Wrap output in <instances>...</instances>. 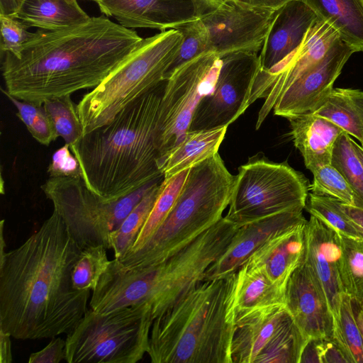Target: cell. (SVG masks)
I'll return each instance as SVG.
<instances>
[{"label": "cell", "instance_id": "ba28073f", "mask_svg": "<svg viewBox=\"0 0 363 363\" xmlns=\"http://www.w3.org/2000/svg\"><path fill=\"white\" fill-rule=\"evenodd\" d=\"M162 181L152 182L111 202L99 197L82 177H49L40 188L82 250L96 245L108 250L111 249V233L145 195Z\"/></svg>", "mask_w": 363, "mask_h": 363}, {"label": "cell", "instance_id": "836d02e7", "mask_svg": "<svg viewBox=\"0 0 363 363\" xmlns=\"http://www.w3.org/2000/svg\"><path fill=\"white\" fill-rule=\"evenodd\" d=\"M339 200L330 196L308 193L306 210L335 229L340 235L361 240L350 218L342 210Z\"/></svg>", "mask_w": 363, "mask_h": 363}, {"label": "cell", "instance_id": "bcb514c9", "mask_svg": "<svg viewBox=\"0 0 363 363\" xmlns=\"http://www.w3.org/2000/svg\"><path fill=\"white\" fill-rule=\"evenodd\" d=\"M11 336L0 329V357L1 363L12 362Z\"/></svg>", "mask_w": 363, "mask_h": 363}, {"label": "cell", "instance_id": "7bdbcfd3", "mask_svg": "<svg viewBox=\"0 0 363 363\" xmlns=\"http://www.w3.org/2000/svg\"><path fill=\"white\" fill-rule=\"evenodd\" d=\"M339 203L342 210L355 225L363 242V208L348 205L340 201Z\"/></svg>", "mask_w": 363, "mask_h": 363}, {"label": "cell", "instance_id": "52a82bcc", "mask_svg": "<svg viewBox=\"0 0 363 363\" xmlns=\"http://www.w3.org/2000/svg\"><path fill=\"white\" fill-rule=\"evenodd\" d=\"M154 319L144 306L107 313L88 309L66 337L68 363H136L149 348Z\"/></svg>", "mask_w": 363, "mask_h": 363}, {"label": "cell", "instance_id": "f907efd6", "mask_svg": "<svg viewBox=\"0 0 363 363\" xmlns=\"http://www.w3.org/2000/svg\"><path fill=\"white\" fill-rule=\"evenodd\" d=\"M352 145L354 148V150L359 157V160H361L362 164H363V147L361 145L357 144L354 140H352Z\"/></svg>", "mask_w": 363, "mask_h": 363}, {"label": "cell", "instance_id": "5bb4252c", "mask_svg": "<svg viewBox=\"0 0 363 363\" xmlns=\"http://www.w3.org/2000/svg\"><path fill=\"white\" fill-rule=\"evenodd\" d=\"M354 51L340 38L322 60L293 83L273 108L286 118L313 112L333 89V84Z\"/></svg>", "mask_w": 363, "mask_h": 363}, {"label": "cell", "instance_id": "44dd1931", "mask_svg": "<svg viewBox=\"0 0 363 363\" xmlns=\"http://www.w3.org/2000/svg\"><path fill=\"white\" fill-rule=\"evenodd\" d=\"M285 289L259 268L244 263L235 273L233 309L235 325L269 309L285 306Z\"/></svg>", "mask_w": 363, "mask_h": 363}, {"label": "cell", "instance_id": "7a4b0ae2", "mask_svg": "<svg viewBox=\"0 0 363 363\" xmlns=\"http://www.w3.org/2000/svg\"><path fill=\"white\" fill-rule=\"evenodd\" d=\"M135 30L107 17L58 30L38 29L21 57L1 53L6 91L38 105L50 99L94 89L138 45Z\"/></svg>", "mask_w": 363, "mask_h": 363}, {"label": "cell", "instance_id": "f546056e", "mask_svg": "<svg viewBox=\"0 0 363 363\" xmlns=\"http://www.w3.org/2000/svg\"><path fill=\"white\" fill-rule=\"evenodd\" d=\"M340 235L339 273L343 292L363 301V242Z\"/></svg>", "mask_w": 363, "mask_h": 363}, {"label": "cell", "instance_id": "4fadbf2b", "mask_svg": "<svg viewBox=\"0 0 363 363\" xmlns=\"http://www.w3.org/2000/svg\"><path fill=\"white\" fill-rule=\"evenodd\" d=\"M274 11L226 0L213 12L199 18L206 32L208 52L220 57L236 52L258 53Z\"/></svg>", "mask_w": 363, "mask_h": 363}, {"label": "cell", "instance_id": "8fae6325", "mask_svg": "<svg viewBox=\"0 0 363 363\" xmlns=\"http://www.w3.org/2000/svg\"><path fill=\"white\" fill-rule=\"evenodd\" d=\"M213 91L199 103L189 131L228 127L249 107L252 88L259 70L257 52H236L221 57Z\"/></svg>", "mask_w": 363, "mask_h": 363}, {"label": "cell", "instance_id": "ac0fdd59", "mask_svg": "<svg viewBox=\"0 0 363 363\" xmlns=\"http://www.w3.org/2000/svg\"><path fill=\"white\" fill-rule=\"evenodd\" d=\"M101 12L128 28L160 31L198 18L191 0H99Z\"/></svg>", "mask_w": 363, "mask_h": 363}, {"label": "cell", "instance_id": "8992f818", "mask_svg": "<svg viewBox=\"0 0 363 363\" xmlns=\"http://www.w3.org/2000/svg\"><path fill=\"white\" fill-rule=\"evenodd\" d=\"M183 40L177 29L143 38L99 85L77 104L84 134L110 123L125 106L164 82Z\"/></svg>", "mask_w": 363, "mask_h": 363}, {"label": "cell", "instance_id": "2e32d148", "mask_svg": "<svg viewBox=\"0 0 363 363\" xmlns=\"http://www.w3.org/2000/svg\"><path fill=\"white\" fill-rule=\"evenodd\" d=\"M285 306L306 337H331L335 318L326 296L303 259L289 277Z\"/></svg>", "mask_w": 363, "mask_h": 363}, {"label": "cell", "instance_id": "603a6c76", "mask_svg": "<svg viewBox=\"0 0 363 363\" xmlns=\"http://www.w3.org/2000/svg\"><path fill=\"white\" fill-rule=\"evenodd\" d=\"M287 119L294 146L301 152L306 169L312 172L331 164L335 142L345 132L330 120L312 112Z\"/></svg>", "mask_w": 363, "mask_h": 363}, {"label": "cell", "instance_id": "4316f807", "mask_svg": "<svg viewBox=\"0 0 363 363\" xmlns=\"http://www.w3.org/2000/svg\"><path fill=\"white\" fill-rule=\"evenodd\" d=\"M312 113L330 120L363 146V91L333 88Z\"/></svg>", "mask_w": 363, "mask_h": 363}, {"label": "cell", "instance_id": "9c48e42d", "mask_svg": "<svg viewBox=\"0 0 363 363\" xmlns=\"http://www.w3.org/2000/svg\"><path fill=\"white\" fill-rule=\"evenodd\" d=\"M309 187L307 178L286 162H272L257 154L239 167L225 217L240 227L282 211L304 208Z\"/></svg>", "mask_w": 363, "mask_h": 363}, {"label": "cell", "instance_id": "c3c4849f", "mask_svg": "<svg viewBox=\"0 0 363 363\" xmlns=\"http://www.w3.org/2000/svg\"><path fill=\"white\" fill-rule=\"evenodd\" d=\"M25 0H0V14L16 15Z\"/></svg>", "mask_w": 363, "mask_h": 363}, {"label": "cell", "instance_id": "1f68e13d", "mask_svg": "<svg viewBox=\"0 0 363 363\" xmlns=\"http://www.w3.org/2000/svg\"><path fill=\"white\" fill-rule=\"evenodd\" d=\"M335 318L333 336L343 349L350 363H363V343L353 312L351 297L343 293Z\"/></svg>", "mask_w": 363, "mask_h": 363}, {"label": "cell", "instance_id": "ee69618b", "mask_svg": "<svg viewBox=\"0 0 363 363\" xmlns=\"http://www.w3.org/2000/svg\"><path fill=\"white\" fill-rule=\"evenodd\" d=\"M319 339H309L303 350L299 363L319 362L320 363Z\"/></svg>", "mask_w": 363, "mask_h": 363}, {"label": "cell", "instance_id": "9a60e30c", "mask_svg": "<svg viewBox=\"0 0 363 363\" xmlns=\"http://www.w3.org/2000/svg\"><path fill=\"white\" fill-rule=\"evenodd\" d=\"M303 210L282 211L240 226L223 253L208 268L203 281L230 277L270 238L306 223Z\"/></svg>", "mask_w": 363, "mask_h": 363}, {"label": "cell", "instance_id": "f6af8a7d", "mask_svg": "<svg viewBox=\"0 0 363 363\" xmlns=\"http://www.w3.org/2000/svg\"><path fill=\"white\" fill-rule=\"evenodd\" d=\"M198 18L209 14L220 6H221L226 0H191Z\"/></svg>", "mask_w": 363, "mask_h": 363}, {"label": "cell", "instance_id": "6da1fadb", "mask_svg": "<svg viewBox=\"0 0 363 363\" xmlns=\"http://www.w3.org/2000/svg\"><path fill=\"white\" fill-rule=\"evenodd\" d=\"M81 251L55 211L17 248L0 251V329L23 340L71 333L89 309L90 291L71 279Z\"/></svg>", "mask_w": 363, "mask_h": 363}, {"label": "cell", "instance_id": "ffe728a7", "mask_svg": "<svg viewBox=\"0 0 363 363\" xmlns=\"http://www.w3.org/2000/svg\"><path fill=\"white\" fill-rule=\"evenodd\" d=\"M305 225L272 237L245 262L259 268L271 281L285 289L289 277L304 259Z\"/></svg>", "mask_w": 363, "mask_h": 363}, {"label": "cell", "instance_id": "681fc988", "mask_svg": "<svg viewBox=\"0 0 363 363\" xmlns=\"http://www.w3.org/2000/svg\"><path fill=\"white\" fill-rule=\"evenodd\" d=\"M351 301L363 343V301H358L351 298Z\"/></svg>", "mask_w": 363, "mask_h": 363}, {"label": "cell", "instance_id": "d6a6232c", "mask_svg": "<svg viewBox=\"0 0 363 363\" xmlns=\"http://www.w3.org/2000/svg\"><path fill=\"white\" fill-rule=\"evenodd\" d=\"M106 250L103 245L82 250L71 274L72 284L75 289L93 291L96 289L110 262Z\"/></svg>", "mask_w": 363, "mask_h": 363}, {"label": "cell", "instance_id": "e575fe53", "mask_svg": "<svg viewBox=\"0 0 363 363\" xmlns=\"http://www.w3.org/2000/svg\"><path fill=\"white\" fill-rule=\"evenodd\" d=\"M311 172L313 175L309 187L311 193L330 196L342 203L363 208L350 184L331 164L319 167Z\"/></svg>", "mask_w": 363, "mask_h": 363}, {"label": "cell", "instance_id": "7c38bea8", "mask_svg": "<svg viewBox=\"0 0 363 363\" xmlns=\"http://www.w3.org/2000/svg\"><path fill=\"white\" fill-rule=\"evenodd\" d=\"M340 38L337 32L318 17L296 49L269 71L259 70L248 102L250 106L258 99H265L258 113L257 130L283 93L314 67Z\"/></svg>", "mask_w": 363, "mask_h": 363}, {"label": "cell", "instance_id": "30bf717a", "mask_svg": "<svg viewBox=\"0 0 363 363\" xmlns=\"http://www.w3.org/2000/svg\"><path fill=\"white\" fill-rule=\"evenodd\" d=\"M221 65L217 53L206 52L181 65L165 81L156 133L160 170L167 155L189 131L199 103L213 91Z\"/></svg>", "mask_w": 363, "mask_h": 363}, {"label": "cell", "instance_id": "db71d44e", "mask_svg": "<svg viewBox=\"0 0 363 363\" xmlns=\"http://www.w3.org/2000/svg\"><path fill=\"white\" fill-rule=\"evenodd\" d=\"M363 147V146H362Z\"/></svg>", "mask_w": 363, "mask_h": 363}, {"label": "cell", "instance_id": "f5cc1de1", "mask_svg": "<svg viewBox=\"0 0 363 363\" xmlns=\"http://www.w3.org/2000/svg\"><path fill=\"white\" fill-rule=\"evenodd\" d=\"M88 1H94L96 3L99 0H88Z\"/></svg>", "mask_w": 363, "mask_h": 363}, {"label": "cell", "instance_id": "b9f144b4", "mask_svg": "<svg viewBox=\"0 0 363 363\" xmlns=\"http://www.w3.org/2000/svg\"><path fill=\"white\" fill-rule=\"evenodd\" d=\"M320 363H350L343 349L334 337L318 340Z\"/></svg>", "mask_w": 363, "mask_h": 363}, {"label": "cell", "instance_id": "d590c367", "mask_svg": "<svg viewBox=\"0 0 363 363\" xmlns=\"http://www.w3.org/2000/svg\"><path fill=\"white\" fill-rule=\"evenodd\" d=\"M347 133L341 134L335 142L331 164L350 184L363 205V164Z\"/></svg>", "mask_w": 363, "mask_h": 363}, {"label": "cell", "instance_id": "3957f363", "mask_svg": "<svg viewBox=\"0 0 363 363\" xmlns=\"http://www.w3.org/2000/svg\"><path fill=\"white\" fill-rule=\"evenodd\" d=\"M164 82L70 147L83 180L102 200L116 201L164 179L158 165L156 133Z\"/></svg>", "mask_w": 363, "mask_h": 363}, {"label": "cell", "instance_id": "277c9868", "mask_svg": "<svg viewBox=\"0 0 363 363\" xmlns=\"http://www.w3.org/2000/svg\"><path fill=\"white\" fill-rule=\"evenodd\" d=\"M234 274L202 281L155 318L147 354L152 363H232L236 328Z\"/></svg>", "mask_w": 363, "mask_h": 363}, {"label": "cell", "instance_id": "ab89813d", "mask_svg": "<svg viewBox=\"0 0 363 363\" xmlns=\"http://www.w3.org/2000/svg\"><path fill=\"white\" fill-rule=\"evenodd\" d=\"M47 172L51 177H82L79 163L67 144L53 153Z\"/></svg>", "mask_w": 363, "mask_h": 363}, {"label": "cell", "instance_id": "83f0119b", "mask_svg": "<svg viewBox=\"0 0 363 363\" xmlns=\"http://www.w3.org/2000/svg\"><path fill=\"white\" fill-rule=\"evenodd\" d=\"M189 169L183 170L168 179H163L155 204L133 245L127 253L140 249L164 221L176 202Z\"/></svg>", "mask_w": 363, "mask_h": 363}, {"label": "cell", "instance_id": "5b68a950", "mask_svg": "<svg viewBox=\"0 0 363 363\" xmlns=\"http://www.w3.org/2000/svg\"><path fill=\"white\" fill-rule=\"evenodd\" d=\"M235 177L218 152L193 165L164 221L140 249L118 259L126 267H145L186 245L223 217Z\"/></svg>", "mask_w": 363, "mask_h": 363}, {"label": "cell", "instance_id": "cb8c5ba5", "mask_svg": "<svg viewBox=\"0 0 363 363\" xmlns=\"http://www.w3.org/2000/svg\"><path fill=\"white\" fill-rule=\"evenodd\" d=\"M354 51H363V0H301Z\"/></svg>", "mask_w": 363, "mask_h": 363}, {"label": "cell", "instance_id": "484cf974", "mask_svg": "<svg viewBox=\"0 0 363 363\" xmlns=\"http://www.w3.org/2000/svg\"><path fill=\"white\" fill-rule=\"evenodd\" d=\"M14 16L28 28L48 30L79 25L91 18L77 2L65 0H25Z\"/></svg>", "mask_w": 363, "mask_h": 363}, {"label": "cell", "instance_id": "7dc6e473", "mask_svg": "<svg viewBox=\"0 0 363 363\" xmlns=\"http://www.w3.org/2000/svg\"><path fill=\"white\" fill-rule=\"evenodd\" d=\"M236 2L257 8L276 10L289 0H233Z\"/></svg>", "mask_w": 363, "mask_h": 363}, {"label": "cell", "instance_id": "8d00e7d4", "mask_svg": "<svg viewBox=\"0 0 363 363\" xmlns=\"http://www.w3.org/2000/svg\"><path fill=\"white\" fill-rule=\"evenodd\" d=\"M1 90L13 103L17 110L16 116L25 124L27 130L36 141L42 145H49L58 138L54 125L43 105L18 99L2 88Z\"/></svg>", "mask_w": 363, "mask_h": 363}, {"label": "cell", "instance_id": "f1b7e54d", "mask_svg": "<svg viewBox=\"0 0 363 363\" xmlns=\"http://www.w3.org/2000/svg\"><path fill=\"white\" fill-rule=\"evenodd\" d=\"M162 182L145 195L123 220L119 228L111 233V249L114 252L115 258L121 259L133 245L155 204Z\"/></svg>", "mask_w": 363, "mask_h": 363}, {"label": "cell", "instance_id": "7402d4cb", "mask_svg": "<svg viewBox=\"0 0 363 363\" xmlns=\"http://www.w3.org/2000/svg\"><path fill=\"white\" fill-rule=\"evenodd\" d=\"M291 318L286 306H281L237 324L231 344L232 363H256Z\"/></svg>", "mask_w": 363, "mask_h": 363}, {"label": "cell", "instance_id": "60d3db41", "mask_svg": "<svg viewBox=\"0 0 363 363\" xmlns=\"http://www.w3.org/2000/svg\"><path fill=\"white\" fill-rule=\"evenodd\" d=\"M66 358V340L53 337L41 350L29 356V363H59Z\"/></svg>", "mask_w": 363, "mask_h": 363}, {"label": "cell", "instance_id": "4dcf8cb0", "mask_svg": "<svg viewBox=\"0 0 363 363\" xmlns=\"http://www.w3.org/2000/svg\"><path fill=\"white\" fill-rule=\"evenodd\" d=\"M58 137H62L69 147L76 145L84 135L77 104L71 95L47 100L43 104Z\"/></svg>", "mask_w": 363, "mask_h": 363}, {"label": "cell", "instance_id": "d6986e66", "mask_svg": "<svg viewBox=\"0 0 363 363\" xmlns=\"http://www.w3.org/2000/svg\"><path fill=\"white\" fill-rule=\"evenodd\" d=\"M318 18L301 0L276 9L259 55V71H269L296 49Z\"/></svg>", "mask_w": 363, "mask_h": 363}, {"label": "cell", "instance_id": "d4e9b609", "mask_svg": "<svg viewBox=\"0 0 363 363\" xmlns=\"http://www.w3.org/2000/svg\"><path fill=\"white\" fill-rule=\"evenodd\" d=\"M227 128L188 131L183 140L166 157L161 168L164 179L189 169L218 152Z\"/></svg>", "mask_w": 363, "mask_h": 363}, {"label": "cell", "instance_id": "f35d334b", "mask_svg": "<svg viewBox=\"0 0 363 363\" xmlns=\"http://www.w3.org/2000/svg\"><path fill=\"white\" fill-rule=\"evenodd\" d=\"M1 52H9L17 58L21 57L24 45L33 33L28 27L14 16L0 14Z\"/></svg>", "mask_w": 363, "mask_h": 363}, {"label": "cell", "instance_id": "e0dca14e", "mask_svg": "<svg viewBox=\"0 0 363 363\" xmlns=\"http://www.w3.org/2000/svg\"><path fill=\"white\" fill-rule=\"evenodd\" d=\"M304 235V259L325 293L334 317H336L344 293L339 273L340 235L313 215L306 223Z\"/></svg>", "mask_w": 363, "mask_h": 363}, {"label": "cell", "instance_id": "74e56055", "mask_svg": "<svg viewBox=\"0 0 363 363\" xmlns=\"http://www.w3.org/2000/svg\"><path fill=\"white\" fill-rule=\"evenodd\" d=\"M183 35L182 45L165 75V81L181 65L198 55L208 52L207 38L201 20L190 21L177 26Z\"/></svg>", "mask_w": 363, "mask_h": 363}, {"label": "cell", "instance_id": "816d5d0a", "mask_svg": "<svg viewBox=\"0 0 363 363\" xmlns=\"http://www.w3.org/2000/svg\"><path fill=\"white\" fill-rule=\"evenodd\" d=\"M65 1H68L69 3H76V2H77V0H65Z\"/></svg>", "mask_w": 363, "mask_h": 363}]
</instances>
